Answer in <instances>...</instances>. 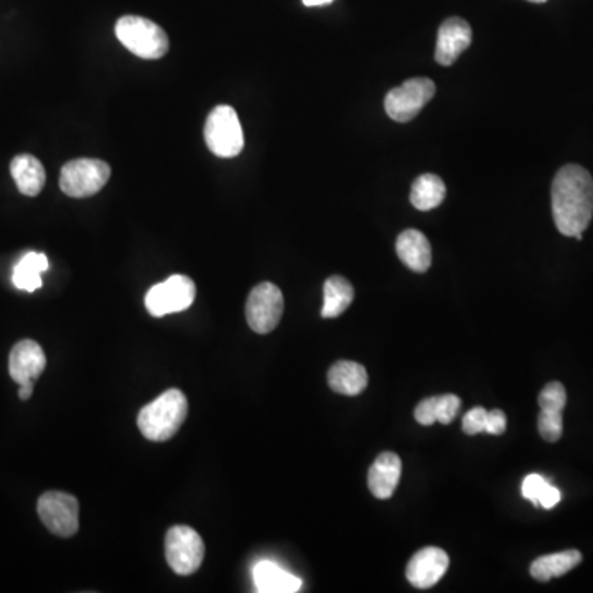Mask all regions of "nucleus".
<instances>
[{
    "instance_id": "obj_16",
    "label": "nucleus",
    "mask_w": 593,
    "mask_h": 593,
    "mask_svg": "<svg viewBox=\"0 0 593 593\" xmlns=\"http://www.w3.org/2000/svg\"><path fill=\"white\" fill-rule=\"evenodd\" d=\"M396 253L402 264L414 272H427L432 264V248H430L429 239L417 229H406L399 234Z\"/></svg>"
},
{
    "instance_id": "obj_20",
    "label": "nucleus",
    "mask_w": 593,
    "mask_h": 593,
    "mask_svg": "<svg viewBox=\"0 0 593 593\" xmlns=\"http://www.w3.org/2000/svg\"><path fill=\"white\" fill-rule=\"evenodd\" d=\"M462 401L455 394H444V396L427 397L419 402L416 407V421L421 425H432L435 422L450 424L457 417Z\"/></svg>"
},
{
    "instance_id": "obj_25",
    "label": "nucleus",
    "mask_w": 593,
    "mask_h": 593,
    "mask_svg": "<svg viewBox=\"0 0 593 593\" xmlns=\"http://www.w3.org/2000/svg\"><path fill=\"white\" fill-rule=\"evenodd\" d=\"M523 496L539 508L551 509L561 501V491L549 485L541 475H528L523 481Z\"/></svg>"
},
{
    "instance_id": "obj_27",
    "label": "nucleus",
    "mask_w": 593,
    "mask_h": 593,
    "mask_svg": "<svg viewBox=\"0 0 593 593\" xmlns=\"http://www.w3.org/2000/svg\"><path fill=\"white\" fill-rule=\"evenodd\" d=\"M506 430V414L500 409L488 412L485 432L491 435H503Z\"/></svg>"
},
{
    "instance_id": "obj_23",
    "label": "nucleus",
    "mask_w": 593,
    "mask_h": 593,
    "mask_svg": "<svg viewBox=\"0 0 593 593\" xmlns=\"http://www.w3.org/2000/svg\"><path fill=\"white\" fill-rule=\"evenodd\" d=\"M48 267L50 262L45 254H25L15 266L12 282L17 289L35 292L42 287V274L48 271Z\"/></svg>"
},
{
    "instance_id": "obj_13",
    "label": "nucleus",
    "mask_w": 593,
    "mask_h": 593,
    "mask_svg": "<svg viewBox=\"0 0 593 593\" xmlns=\"http://www.w3.org/2000/svg\"><path fill=\"white\" fill-rule=\"evenodd\" d=\"M472 43V27L467 20L452 17L445 20L437 37L435 60L442 66H450L457 61Z\"/></svg>"
},
{
    "instance_id": "obj_6",
    "label": "nucleus",
    "mask_w": 593,
    "mask_h": 593,
    "mask_svg": "<svg viewBox=\"0 0 593 593\" xmlns=\"http://www.w3.org/2000/svg\"><path fill=\"white\" fill-rule=\"evenodd\" d=\"M165 557L175 574L192 575L205 559V544L195 529L173 526L165 537Z\"/></svg>"
},
{
    "instance_id": "obj_18",
    "label": "nucleus",
    "mask_w": 593,
    "mask_h": 593,
    "mask_svg": "<svg viewBox=\"0 0 593 593\" xmlns=\"http://www.w3.org/2000/svg\"><path fill=\"white\" fill-rule=\"evenodd\" d=\"M254 584L261 593H295L302 589V580L289 574L276 562L261 561L253 570Z\"/></svg>"
},
{
    "instance_id": "obj_26",
    "label": "nucleus",
    "mask_w": 593,
    "mask_h": 593,
    "mask_svg": "<svg viewBox=\"0 0 593 593\" xmlns=\"http://www.w3.org/2000/svg\"><path fill=\"white\" fill-rule=\"evenodd\" d=\"M486 417L488 411L485 407H475L472 411H468L463 417L462 429L467 435H477L480 432H485Z\"/></svg>"
},
{
    "instance_id": "obj_2",
    "label": "nucleus",
    "mask_w": 593,
    "mask_h": 593,
    "mask_svg": "<svg viewBox=\"0 0 593 593\" xmlns=\"http://www.w3.org/2000/svg\"><path fill=\"white\" fill-rule=\"evenodd\" d=\"M187 396L180 389H169L155 401L142 407L137 425L145 439L165 442L177 434L187 419Z\"/></svg>"
},
{
    "instance_id": "obj_10",
    "label": "nucleus",
    "mask_w": 593,
    "mask_h": 593,
    "mask_svg": "<svg viewBox=\"0 0 593 593\" xmlns=\"http://www.w3.org/2000/svg\"><path fill=\"white\" fill-rule=\"evenodd\" d=\"M435 83L429 78H412L389 91L384 101L388 116L396 122H409L421 113L435 96Z\"/></svg>"
},
{
    "instance_id": "obj_19",
    "label": "nucleus",
    "mask_w": 593,
    "mask_h": 593,
    "mask_svg": "<svg viewBox=\"0 0 593 593\" xmlns=\"http://www.w3.org/2000/svg\"><path fill=\"white\" fill-rule=\"evenodd\" d=\"M328 386L343 396H358L368 386V371L355 361H337L328 371Z\"/></svg>"
},
{
    "instance_id": "obj_3",
    "label": "nucleus",
    "mask_w": 593,
    "mask_h": 593,
    "mask_svg": "<svg viewBox=\"0 0 593 593\" xmlns=\"http://www.w3.org/2000/svg\"><path fill=\"white\" fill-rule=\"evenodd\" d=\"M116 37L129 52L144 60H159L170 48L169 37L162 27L137 15L117 20Z\"/></svg>"
},
{
    "instance_id": "obj_14",
    "label": "nucleus",
    "mask_w": 593,
    "mask_h": 593,
    "mask_svg": "<svg viewBox=\"0 0 593 593\" xmlns=\"http://www.w3.org/2000/svg\"><path fill=\"white\" fill-rule=\"evenodd\" d=\"M47 356L37 341L22 340L10 351L9 373L17 384L30 383L45 371Z\"/></svg>"
},
{
    "instance_id": "obj_8",
    "label": "nucleus",
    "mask_w": 593,
    "mask_h": 593,
    "mask_svg": "<svg viewBox=\"0 0 593 593\" xmlns=\"http://www.w3.org/2000/svg\"><path fill=\"white\" fill-rule=\"evenodd\" d=\"M284 313V295L271 282L257 284L248 297L246 320L259 335L274 332Z\"/></svg>"
},
{
    "instance_id": "obj_30",
    "label": "nucleus",
    "mask_w": 593,
    "mask_h": 593,
    "mask_svg": "<svg viewBox=\"0 0 593 593\" xmlns=\"http://www.w3.org/2000/svg\"><path fill=\"white\" fill-rule=\"evenodd\" d=\"M529 2H536V4H542V2H547V0H529Z\"/></svg>"
},
{
    "instance_id": "obj_4",
    "label": "nucleus",
    "mask_w": 593,
    "mask_h": 593,
    "mask_svg": "<svg viewBox=\"0 0 593 593\" xmlns=\"http://www.w3.org/2000/svg\"><path fill=\"white\" fill-rule=\"evenodd\" d=\"M205 142L221 159H233L243 152V127L231 106L221 104L211 111L205 124Z\"/></svg>"
},
{
    "instance_id": "obj_9",
    "label": "nucleus",
    "mask_w": 593,
    "mask_h": 593,
    "mask_svg": "<svg viewBox=\"0 0 593 593\" xmlns=\"http://www.w3.org/2000/svg\"><path fill=\"white\" fill-rule=\"evenodd\" d=\"M197 297V285L187 276H172L157 284L145 295V307L152 317L187 310Z\"/></svg>"
},
{
    "instance_id": "obj_17",
    "label": "nucleus",
    "mask_w": 593,
    "mask_h": 593,
    "mask_svg": "<svg viewBox=\"0 0 593 593\" xmlns=\"http://www.w3.org/2000/svg\"><path fill=\"white\" fill-rule=\"evenodd\" d=\"M10 173L17 183L19 192L25 197H37L45 187L47 173L42 162L33 155L22 154L10 162Z\"/></svg>"
},
{
    "instance_id": "obj_22",
    "label": "nucleus",
    "mask_w": 593,
    "mask_h": 593,
    "mask_svg": "<svg viewBox=\"0 0 593 593\" xmlns=\"http://www.w3.org/2000/svg\"><path fill=\"white\" fill-rule=\"evenodd\" d=\"M355 289L345 277L333 276L323 285V318H337L353 304Z\"/></svg>"
},
{
    "instance_id": "obj_5",
    "label": "nucleus",
    "mask_w": 593,
    "mask_h": 593,
    "mask_svg": "<svg viewBox=\"0 0 593 593\" xmlns=\"http://www.w3.org/2000/svg\"><path fill=\"white\" fill-rule=\"evenodd\" d=\"M111 177V167L104 160H71L61 169V192L71 198L93 197L103 190Z\"/></svg>"
},
{
    "instance_id": "obj_24",
    "label": "nucleus",
    "mask_w": 593,
    "mask_h": 593,
    "mask_svg": "<svg viewBox=\"0 0 593 593\" xmlns=\"http://www.w3.org/2000/svg\"><path fill=\"white\" fill-rule=\"evenodd\" d=\"M445 193H447V188L439 175L424 173L412 185L411 203L417 210H434L437 206L442 205Z\"/></svg>"
},
{
    "instance_id": "obj_12",
    "label": "nucleus",
    "mask_w": 593,
    "mask_h": 593,
    "mask_svg": "<svg viewBox=\"0 0 593 593\" xmlns=\"http://www.w3.org/2000/svg\"><path fill=\"white\" fill-rule=\"evenodd\" d=\"M449 554L440 547H424L407 564L406 577L417 589H430L449 570Z\"/></svg>"
},
{
    "instance_id": "obj_1",
    "label": "nucleus",
    "mask_w": 593,
    "mask_h": 593,
    "mask_svg": "<svg viewBox=\"0 0 593 593\" xmlns=\"http://www.w3.org/2000/svg\"><path fill=\"white\" fill-rule=\"evenodd\" d=\"M552 216L564 236L582 241L593 218V178L589 170L570 164L552 182Z\"/></svg>"
},
{
    "instance_id": "obj_15",
    "label": "nucleus",
    "mask_w": 593,
    "mask_h": 593,
    "mask_svg": "<svg viewBox=\"0 0 593 593\" xmlns=\"http://www.w3.org/2000/svg\"><path fill=\"white\" fill-rule=\"evenodd\" d=\"M402 463L396 453L384 452L374 460L368 472V488L378 500L394 495L401 480Z\"/></svg>"
},
{
    "instance_id": "obj_29",
    "label": "nucleus",
    "mask_w": 593,
    "mask_h": 593,
    "mask_svg": "<svg viewBox=\"0 0 593 593\" xmlns=\"http://www.w3.org/2000/svg\"><path fill=\"white\" fill-rule=\"evenodd\" d=\"M307 7H318V5L330 4L333 0H302Z\"/></svg>"
},
{
    "instance_id": "obj_21",
    "label": "nucleus",
    "mask_w": 593,
    "mask_h": 593,
    "mask_svg": "<svg viewBox=\"0 0 593 593\" xmlns=\"http://www.w3.org/2000/svg\"><path fill=\"white\" fill-rule=\"evenodd\" d=\"M582 562V552L577 549L537 557L531 564V575L537 582H549L556 577H562L570 570L575 569Z\"/></svg>"
},
{
    "instance_id": "obj_7",
    "label": "nucleus",
    "mask_w": 593,
    "mask_h": 593,
    "mask_svg": "<svg viewBox=\"0 0 593 593\" xmlns=\"http://www.w3.org/2000/svg\"><path fill=\"white\" fill-rule=\"evenodd\" d=\"M37 511L42 523L55 536H75L80 529V503L73 495L47 491L40 496Z\"/></svg>"
},
{
    "instance_id": "obj_28",
    "label": "nucleus",
    "mask_w": 593,
    "mask_h": 593,
    "mask_svg": "<svg viewBox=\"0 0 593 593\" xmlns=\"http://www.w3.org/2000/svg\"><path fill=\"white\" fill-rule=\"evenodd\" d=\"M33 394V381L30 383L20 384L19 397L22 401H29Z\"/></svg>"
},
{
    "instance_id": "obj_11",
    "label": "nucleus",
    "mask_w": 593,
    "mask_h": 593,
    "mask_svg": "<svg viewBox=\"0 0 593 593\" xmlns=\"http://www.w3.org/2000/svg\"><path fill=\"white\" fill-rule=\"evenodd\" d=\"M539 407L541 414L537 417V429L542 439L546 442H559L564 432V421H562V412L567 404V393H565L564 384L559 381H552L546 384L539 394Z\"/></svg>"
}]
</instances>
